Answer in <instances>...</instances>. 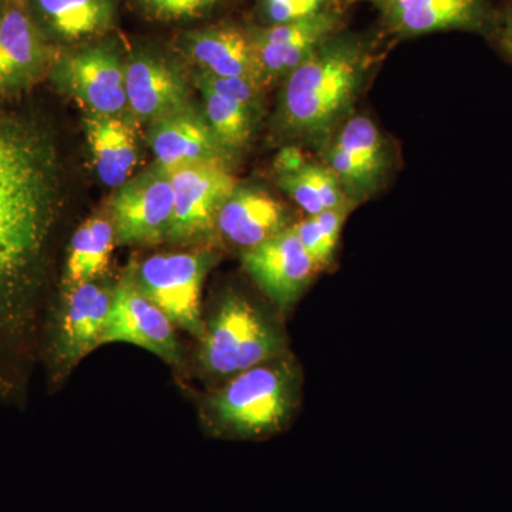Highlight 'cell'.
Instances as JSON below:
<instances>
[{
	"label": "cell",
	"instance_id": "6da1fadb",
	"mask_svg": "<svg viewBox=\"0 0 512 512\" xmlns=\"http://www.w3.org/2000/svg\"><path fill=\"white\" fill-rule=\"evenodd\" d=\"M60 205L52 137L35 121L0 111V396L18 389Z\"/></svg>",
	"mask_w": 512,
	"mask_h": 512
},
{
	"label": "cell",
	"instance_id": "7a4b0ae2",
	"mask_svg": "<svg viewBox=\"0 0 512 512\" xmlns=\"http://www.w3.org/2000/svg\"><path fill=\"white\" fill-rule=\"evenodd\" d=\"M373 63L362 37L339 32L284 79L278 127L286 137L323 146L350 116Z\"/></svg>",
	"mask_w": 512,
	"mask_h": 512
},
{
	"label": "cell",
	"instance_id": "3957f363",
	"mask_svg": "<svg viewBox=\"0 0 512 512\" xmlns=\"http://www.w3.org/2000/svg\"><path fill=\"white\" fill-rule=\"evenodd\" d=\"M301 393V373L288 357L269 360L238 375L208 402L212 420L229 436L254 439L282 430Z\"/></svg>",
	"mask_w": 512,
	"mask_h": 512
},
{
	"label": "cell",
	"instance_id": "277c9868",
	"mask_svg": "<svg viewBox=\"0 0 512 512\" xmlns=\"http://www.w3.org/2000/svg\"><path fill=\"white\" fill-rule=\"evenodd\" d=\"M201 340V365L218 377H232L285 355L281 330L239 295L222 299Z\"/></svg>",
	"mask_w": 512,
	"mask_h": 512
},
{
	"label": "cell",
	"instance_id": "5b68a950",
	"mask_svg": "<svg viewBox=\"0 0 512 512\" xmlns=\"http://www.w3.org/2000/svg\"><path fill=\"white\" fill-rule=\"evenodd\" d=\"M214 261L205 251L157 254L144 259L130 276L174 326L202 338V285Z\"/></svg>",
	"mask_w": 512,
	"mask_h": 512
},
{
	"label": "cell",
	"instance_id": "8992f818",
	"mask_svg": "<svg viewBox=\"0 0 512 512\" xmlns=\"http://www.w3.org/2000/svg\"><path fill=\"white\" fill-rule=\"evenodd\" d=\"M50 79L89 114L127 116L126 59L110 43L60 53Z\"/></svg>",
	"mask_w": 512,
	"mask_h": 512
},
{
	"label": "cell",
	"instance_id": "52a82bcc",
	"mask_svg": "<svg viewBox=\"0 0 512 512\" xmlns=\"http://www.w3.org/2000/svg\"><path fill=\"white\" fill-rule=\"evenodd\" d=\"M171 175L154 165L116 188L110 200L111 224L119 245H157L168 241L173 224Z\"/></svg>",
	"mask_w": 512,
	"mask_h": 512
},
{
	"label": "cell",
	"instance_id": "ba28073f",
	"mask_svg": "<svg viewBox=\"0 0 512 512\" xmlns=\"http://www.w3.org/2000/svg\"><path fill=\"white\" fill-rule=\"evenodd\" d=\"M59 55L36 25L28 0H5L0 15V96L35 86L49 76Z\"/></svg>",
	"mask_w": 512,
	"mask_h": 512
},
{
	"label": "cell",
	"instance_id": "9c48e42d",
	"mask_svg": "<svg viewBox=\"0 0 512 512\" xmlns=\"http://www.w3.org/2000/svg\"><path fill=\"white\" fill-rule=\"evenodd\" d=\"M325 164L353 204L379 190L389 168V153L375 121L363 114L343 121L325 144Z\"/></svg>",
	"mask_w": 512,
	"mask_h": 512
},
{
	"label": "cell",
	"instance_id": "30bf717a",
	"mask_svg": "<svg viewBox=\"0 0 512 512\" xmlns=\"http://www.w3.org/2000/svg\"><path fill=\"white\" fill-rule=\"evenodd\" d=\"M174 192L173 224L168 241L191 244L215 231L224 201L237 188L228 164L202 163L168 171Z\"/></svg>",
	"mask_w": 512,
	"mask_h": 512
},
{
	"label": "cell",
	"instance_id": "8fae6325",
	"mask_svg": "<svg viewBox=\"0 0 512 512\" xmlns=\"http://www.w3.org/2000/svg\"><path fill=\"white\" fill-rule=\"evenodd\" d=\"M390 32L403 37L463 32L493 36L498 12L491 0H367Z\"/></svg>",
	"mask_w": 512,
	"mask_h": 512
},
{
	"label": "cell",
	"instance_id": "7c38bea8",
	"mask_svg": "<svg viewBox=\"0 0 512 512\" xmlns=\"http://www.w3.org/2000/svg\"><path fill=\"white\" fill-rule=\"evenodd\" d=\"M343 10L284 25L249 28L256 69L265 87L284 80L330 37L342 32Z\"/></svg>",
	"mask_w": 512,
	"mask_h": 512
},
{
	"label": "cell",
	"instance_id": "4fadbf2b",
	"mask_svg": "<svg viewBox=\"0 0 512 512\" xmlns=\"http://www.w3.org/2000/svg\"><path fill=\"white\" fill-rule=\"evenodd\" d=\"M107 343L138 346L168 365L178 366L181 362L173 323L140 291L130 274L114 286L113 302L101 338V345Z\"/></svg>",
	"mask_w": 512,
	"mask_h": 512
},
{
	"label": "cell",
	"instance_id": "5bb4252c",
	"mask_svg": "<svg viewBox=\"0 0 512 512\" xmlns=\"http://www.w3.org/2000/svg\"><path fill=\"white\" fill-rule=\"evenodd\" d=\"M242 264L281 312L299 301L320 271L292 225L259 247L242 252Z\"/></svg>",
	"mask_w": 512,
	"mask_h": 512
},
{
	"label": "cell",
	"instance_id": "9a60e30c",
	"mask_svg": "<svg viewBox=\"0 0 512 512\" xmlns=\"http://www.w3.org/2000/svg\"><path fill=\"white\" fill-rule=\"evenodd\" d=\"M114 286L96 281L67 286L53 342V365L69 373L83 357L101 346Z\"/></svg>",
	"mask_w": 512,
	"mask_h": 512
},
{
	"label": "cell",
	"instance_id": "2e32d148",
	"mask_svg": "<svg viewBox=\"0 0 512 512\" xmlns=\"http://www.w3.org/2000/svg\"><path fill=\"white\" fill-rule=\"evenodd\" d=\"M127 116L151 124L192 107L180 67L167 57L140 50L126 59Z\"/></svg>",
	"mask_w": 512,
	"mask_h": 512
},
{
	"label": "cell",
	"instance_id": "e0dca14e",
	"mask_svg": "<svg viewBox=\"0 0 512 512\" xmlns=\"http://www.w3.org/2000/svg\"><path fill=\"white\" fill-rule=\"evenodd\" d=\"M289 224L288 211L278 198L258 187H238L224 201L215 231L242 252L281 234Z\"/></svg>",
	"mask_w": 512,
	"mask_h": 512
},
{
	"label": "cell",
	"instance_id": "ac0fdd59",
	"mask_svg": "<svg viewBox=\"0 0 512 512\" xmlns=\"http://www.w3.org/2000/svg\"><path fill=\"white\" fill-rule=\"evenodd\" d=\"M148 144L156 165L167 171L194 164L229 163L204 114L194 107L151 123Z\"/></svg>",
	"mask_w": 512,
	"mask_h": 512
},
{
	"label": "cell",
	"instance_id": "d6986e66",
	"mask_svg": "<svg viewBox=\"0 0 512 512\" xmlns=\"http://www.w3.org/2000/svg\"><path fill=\"white\" fill-rule=\"evenodd\" d=\"M28 5L36 25L55 46L93 42L117 18L116 0H28Z\"/></svg>",
	"mask_w": 512,
	"mask_h": 512
},
{
	"label": "cell",
	"instance_id": "ffe728a7",
	"mask_svg": "<svg viewBox=\"0 0 512 512\" xmlns=\"http://www.w3.org/2000/svg\"><path fill=\"white\" fill-rule=\"evenodd\" d=\"M181 46L200 72L215 77H249L262 84L248 29L218 25L192 30L184 35Z\"/></svg>",
	"mask_w": 512,
	"mask_h": 512
},
{
	"label": "cell",
	"instance_id": "44dd1931",
	"mask_svg": "<svg viewBox=\"0 0 512 512\" xmlns=\"http://www.w3.org/2000/svg\"><path fill=\"white\" fill-rule=\"evenodd\" d=\"M83 127L101 183L119 188L130 180L140 160L133 120L128 116L87 113Z\"/></svg>",
	"mask_w": 512,
	"mask_h": 512
},
{
	"label": "cell",
	"instance_id": "7402d4cb",
	"mask_svg": "<svg viewBox=\"0 0 512 512\" xmlns=\"http://www.w3.org/2000/svg\"><path fill=\"white\" fill-rule=\"evenodd\" d=\"M117 239L106 218H90L74 232L66 262V285L96 281L109 269Z\"/></svg>",
	"mask_w": 512,
	"mask_h": 512
},
{
	"label": "cell",
	"instance_id": "603a6c76",
	"mask_svg": "<svg viewBox=\"0 0 512 512\" xmlns=\"http://www.w3.org/2000/svg\"><path fill=\"white\" fill-rule=\"evenodd\" d=\"M204 101V117L228 160H234L248 150L254 136L256 111L241 101L215 92L211 87L195 82Z\"/></svg>",
	"mask_w": 512,
	"mask_h": 512
},
{
	"label": "cell",
	"instance_id": "cb8c5ba5",
	"mask_svg": "<svg viewBox=\"0 0 512 512\" xmlns=\"http://www.w3.org/2000/svg\"><path fill=\"white\" fill-rule=\"evenodd\" d=\"M349 211L350 208L326 210L318 215H306L303 220L292 225L303 247L320 269L332 264Z\"/></svg>",
	"mask_w": 512,
	"mask_h": 512
},
{
	"label": "cell",
	"instance_id": "d4e9b609",
	"mask_svg": "<svg viewBox=\"0 0 512 512\" xmlns=\"http://www.w3.org/2000/svg\"><path fill=\"white\" fill-rule=\"evenodd\" d=\"M346 0H256L259 25H284L345 9Z\"/></svg>",
	"mask_w": 512,
	"mask_h": 512
},
{
	"label": "cell",
	"instance_id": "484cf974",
	"mask_svg": "<svg viewBox=\"0 0 512 512\" xmlns=\"http://www.w3.org/2000/svg\"><path fill=\"white\" fill-rule=\"evenodd\" d=\"M224 0H131L144 18L160 23H187L211 15Z\"/></svg>",
	"mask_w": 512,
	"mask_h": 512
},
{
	"label": "cell",
	"instance_id": "4316f807",
	"mask_svg": "<svg viewBox=\"0 0 512 512\" xmlns=\"http://www.w3.org/2000/svg\"><path fill=\"white\" fill-rule=\"evenodd\" d=\"M195 82L205 84L215 92L241 101L256 113L261 111L262 94H264L266 87L262 86L258 80L249 79V77H215L211 74L198 72L195 76Z\"/></svg>",
	"mask_w": 512,
	"mask_h": 512
},
{
	"label": "cell",
	"instance_id": "83f0119b",
	"mask_svg": "<svg viewBox=\"0 0 512 512\" xmlns=\"http://www.w3.org/2000/svg\"><path fill=\"white\" fill-rule=\"evenodd\" d=\"M493 36L504 55L512 60V6L503 13H498Z\"/></svg>",
	"mask_w": 512,
	"mask_h": 512
},
{
	"label": "cell",
	"instance_id": "f1b7e54d",
	"mask_svg": "<svg viewBox=\"0 0 512 512\" xmlns=\"http://www.w3.org/2000/svg\"><path fill=\"white\" fill-rule=\"evenodd\" d=\"M3 3H5V0H0V15H2Z\"/></svg>",
	"mask_w": 512,
	"mask_h": 512
}]
</instances>
